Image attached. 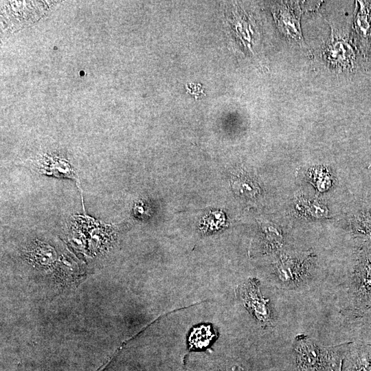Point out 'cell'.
Segmentation results:
<instances>
[{"instance_id": "6", "label": "cell", "mask_w": 371, "mask_h": 371, "mask_svg": "<svg viewBox=\"0 0 371 371\" xmlns=\"http://www.w3.org/2000/svg\"><path fill=\"white\" fill-rule=\"evenodd\" d=\"M213 337L210 326H201L192 332L189 338L190 345L191 348H202L210 344Z\"/></svg>"}, {"instance_id": "3", "label": "cell", "mask_w": 371, "mask_h": 371, "mask_svg": "<svg viewBox=\"0 0 371 371\" xmlns=\"http://www.w3.org/2000/svg\"><path fill=\"white\" fill-rule=\"evenodd\" d=\"M359 8L354 19L356 40L366 56L371 42V1H357Z\"/></svg>"}, {"instance_id": "1", "label": "cell", "mask_w": 371, "mask_h": 371, "mask_svg": "<svg viewBox=\"0 0 371 371\" xmlns=\"http://www.w3.org/2000/svg\"><path fill=\"white\" fill-rule=\"evenodd\" d=\"M272 12L278 29L286 37L297 42L303 41L302 10L298 1H280L273 6Z\"/></svg>"}, {"instance_id": "4", "label": "cell", "mask_w": 371, "mask_h": 371, "mask_svg": "<svg viewBox=\"0 0 371 371\" xmlns=\"http://www.w3.org/2000/svg\"><path fill=\"white\" fill-rule=\"evenodd\" d=\"M249 285L244 289V301L259 319L263 322L267 321L269 318V313L266 301L259 295L257 286L253 284Z\"/></svg>"}, {"instance_id": "5", "label": "cell", "mask_w": 371, "mask_h": 371, "mask_svg": "<svg viewBox=\"0 0 371 371\" xmlns=\"http://www.w3.org/2000/svg\"><path fill=\"white\" fill-rule=\"evenodd\" d=\"M299 364L302 371H315L319 363V350L308 343L301 345L298 351Z\"/></svg>"}, {"instance_id": "2", "label": "cell", "mask_w": 371, "mask_h": 371, "mask_svg": "<svg viewBox=\"0 0 371 371\" xmlns=\"http://www.w3.org/2000/svg\"><path fill=\"white\" fill-rule=\"evenodd\" d=\"M330 65L343 69H352L355 65V53L350 43L343 38L333 37L324 51Z\"/></svg>"}, {"instance_id": "7", "label": "cell", "mask_w": 371, "mask_h": 371, "mask_svg": "<svg viewBox=\"0 0 371 371\" xmlns=\"http://www.w3.org/2000/svg\"><path fill=\"white\" fill-rule=\"evenodd\" d=\"M116 354H117V352H115L108 360H106V361L102 366H101L96 371H104L105 368L111 362V361L113 359Z\"/></svg>"}]
</instances>
